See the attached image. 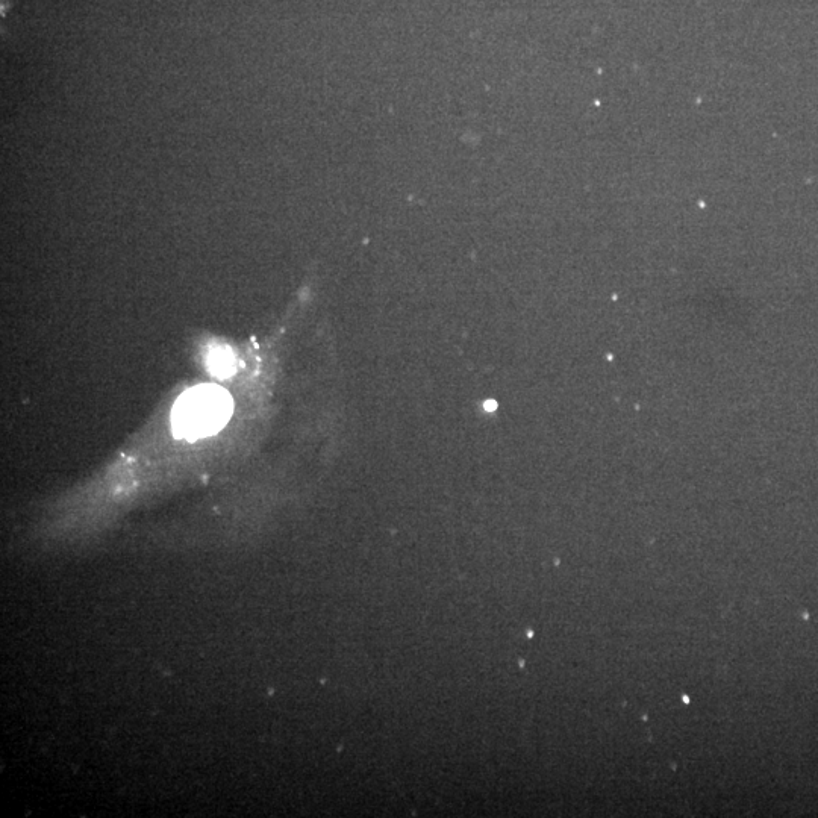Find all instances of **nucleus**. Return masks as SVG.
Returning <instances> with one entry per match:
<instances>
[{
	"mask_svg": "<svg viewBox=\"0 0 818 818\" xmlns=\"http://www.w3.org/2000/svg\"><path fill=\"white\" fill-rule=\"evenodd\" d=\"M234 411L231 394L219 385H197L185 391L175 408V435L188 441L210 437L225 428Z\"/></svg>",
	"mask_w": 818,
	"mask_h": 818,
	"instance_id": "nucleus-1",
	"label": "nucleus"
},
{
	"mask_svg": "<svg viewBox=\"0 0 818 818\" xmlns=\"http://www.w3.org/2000/svg\"><path fill=\"white\" fill-rule=\"evenodd\" d=\"M208 364H210L211 372L220 376V378L232 375L235 370L234 355L226 347H217V349L211 350L210 356H208Z\"/></svg>",
	"mask_w": 818,
	"mask_h": 818,
	"instance_id": "nucleus-2",
	"label": "nucleus"
}]
</instances>
